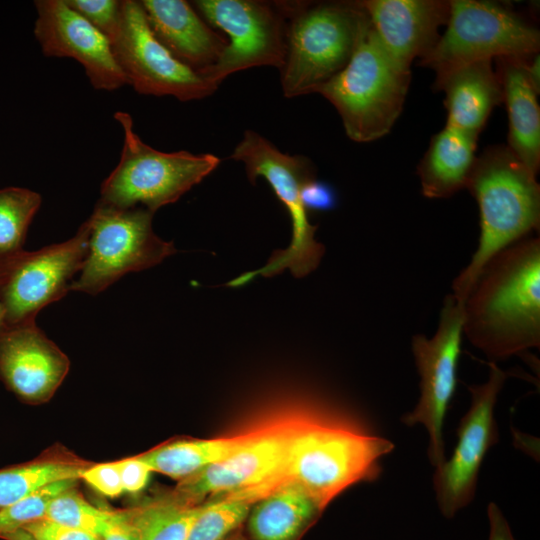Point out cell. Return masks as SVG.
<instances>
[{
  "label": "cell",
  "instance_id": "cell-14",
  "mask_svg": "<svg viewBox=\"0 0 540 540\" xmlns=\"http://www.w3.org/2000/svg\"><path fill=\"white\" fill-rule=\"evenodd\" d=\"M111 44L127 83L140 94L192 101L208 97L218 88L156 38L140 1H122L121 23Z\"/></svg>",
  "mask_w": 540,
  "mask_h": 540
},
{
  "label": "cell",
  "instance_id": "cell-27",
  "mask_svg": "<svg viewBox=\"0 0 540 540\" xmlns=\"http://www.w3.org/2000/svg\"><path fill=\"white\" fill-rule=\"evenodd\" d=\"M203 504H191L166 496L138 506L143 540H186Z\"/></svg>",
  "mask_w": 540,
  "mask_h": 540
},
{
  "label": "cell",
  "instance_id": "cell-39",
  "mask_svg": "<svg viewBox=\"0 0 540 540\" xmlns=\"http://www.w3.org/2000/svg\"><path fill=\"white\" fill-rule=\"evenodd\" d=\"M4 321V310L2 308V305L0 303V326L3 324Z\"/></svg>",
  "mask_w": 540,
  "mask_h": 540
},
{
  "label": "cell",
  "instance_id": "cell-21",
  "mask_svg": "<svg viewBox=\"0 0 540 540\" xmlns=\"http://www.w3.org/2000/svg\"><path fill=\"white\" fill-rule=\"evenodd\" d=\"M526 59L498 58L496 72L508 112V148L537 174L540 167V108L538 93L525 70Z\"/></svg>",
  "mask_w": 540,
  "mask_h": 540
},
{
  "label": "cell",
  "instance_id": "cell-40",
  "mask_svg": "<svg viewBox=\"0 0 540 540\" xmlns=\"http://www.w3.org/2000/svg\"><path fill=\"white\" fill-rule=\"evenodd\" d=\"M234 540H242V539H234Z\"/></svg>",
  "mask_w": 540,
  "mask_h": 540
},
{
  "label": "cell",
  "instance_id": "cell-11",
  "mask_svg": "<svg viewBox=\"0 0 540 540\" xmlns=\"http://www.w3.org/2000/svg\"><path fill=\"white\" fill-rule=\"evenodd\" d=\"M295 422H283L247 432L228 456L179 481L173 495L191 504L208 495L230 494L254 503L287 480L291 436Z\"/></svg>",
  "mask_w": 540,
  "mask_h": 540
},
{
  "label": "cell",
  "instance_id": "cell-37",
  "mask_svg": "<svg viewBox=\"0 0 540 540\" xmlns=\"http://www.w3.org/2000/svg\"><path fill=\"white\" fill-rule=\"evenodd\" d=\"M488 518L490 524L489 540H515L505 517L494 503L488 505Z\"/></svg>",
  "mask_w": 540,
  "mask_h": 540
},
{
  "label": "cell",
  "instance_id": "cell-38",
  "mask_svg": "<svg viewBox=\"0 0 540 540\" xmlns=\"http://www.w3.org/2000/svg\"><path fill=\"white\" fill-rule=\"evenodd\" d=\"M2 540H37L23 528L0 534Z\"/></svg>",
  "mask_w": 540,
  "mask_h": 540
},
{
  "label": "cell",
  "instance_id": "cell-1",
  "mask_svg": "<svg viewBox=\"0 0 540 540\" xmlns=\"http://www.w3.org/2000/svg\"><path fill=\"white\" fill-rule=\"evenodd\" d=\"M463 335L489 362L540 346V239L526 236L493 256L463 302Z\"/></svg>",
  "mask_w": 540,
  "mask_h": 540
},
{
  "label": "cell",
  "instance_id": "cell-10",
  "mask_svg": "<svg viewBox=\"0 0 540 540\" xmlns=\"http://www.w3.org/2000/svg\"><path fill=\"white\" fill-rule=\"evenodd\" d=\"M192 5L227 35L221 57L202 73L211 83L218 87L227 76L253 67H283L290 1L196 0Z\"/></svg>",
  "mask_w": 540,
  "mask_h": 540
},
{
  "label": "cell",
  "instance_id": "cell-3",
  "mask_svg": "<svg viewBox=\"0 0 540 540\" xmlns=\"http://www.w3.org/2000/svg\"><path fill=\"white\" fill-rule=\"evenodd\" d=\"M393 449L391 441L337 419H298L290 441L287 479L323 510L353 484L376 479L381 458Z\"/></svg>",
  "mask_w": 540,
  "mask_h": 540
},
{
  "label": "cell",
  "instance_id": "cell-9",
  "mask_svg": "<svg viewBox=\"0 0 540 540\" xmlns=\"http://www.w3.org/2000/svg\"><path fill=\"white\" fill-rule=\"evenodd\" d=\"M446 30L420 64L436 74L493 58L526 59L539 52V31L489 1L451 0Z\"/></svg>",
  "mask_w": 540,
  "mask_h": 540
},
{
  "label": "cell",
  "instance_id": "cell-2",
  "mask_svg": "<svg viewBox=\"0 0 540 540\" xmlns=\"http://www.w3.org/2000/svg\"><path fill=\"white\" fill-rule=\"evenodd\" d=\"M508 146L489 147L476 157L466 187L480 215L478 246L452 283L463 304L486 263L507 246L529 236L540 225V185Z\"/></svg>",
  "mask_w": 540,
  "mask_h": 540
},
{
  "label": "cell",
  "instance_id": "cell-22",
  "mask_svg": "<svg viewBox=\"0 0 540 540\" xmlns=\"http://www.w3.org/2000/svg\"><path fill=\"white\" fill-rule=\"evenodd\" d=\"M477 140L478 137L447 125L432 137L417 167L425 197L448 198L466 187L476 160Z\"/></svg>",
  "mask_w": 540,
  "mask_h": 540
},
{
  "label": "cell",
  "instance_id": "cell-17",
  "mask_svg": "<svg viewBox=\"0 0 540 540\" xmlns=\"http://www.w3.org/2000/svg\"><path fill=\"white\" fill-rule=\"evenodd\" d=\"M69 367L68 357L35 322L0 326V379L22 402L49 401Z\"/></svg>",
  "mask_w": 540,
  "mask_h": 540
},
{
  "label": "cell",
  "instance_id": "cell-34",
  "mask_svg": "<svg viewBox=\"0 0 540 540\" xmlns=\"http://www.w3.org/2000/svg\"><path fill=\"white\" fill-rule=\"evenodd\" d=\"M23 529L37 540H102L101 537L49 519L35 521Z\"/></svg>",
  "mask_w": 540,
  "mask_h": 540
},
{
  "label": "cell",
  "instance_id": "cell-35",
  "mask_svg": "<svg viewBox=\"0 0 540 540\" xmlns=\"http://www.w3.org/2000/svg\"><path fill=\"white\" fill-rule=\"evenodd\" d=\"M118 461L124 492L136 494L141 492L149 483L152 469L137 455Z\"/></svg>",
  "mask_w": 540,
  "mask_h": 540
},
{
  "label": "cell",
  "instance_id": "cell-16",
  "mask_svg": "<svg viewBox=\"0 0 540 540\" xmlns=\"http://www.w3.org/2000/svg\"><path fill=\"white\" fill-rule=\"evenodd\" d=\"M34 36L47 57L78 61L96 90L127 85L110 40L65 0H37Z\"/></svg>",
  "mask_w": 540,
  "mask_h": 540
},
{
  "label": "cell",
  "instance_id": "cell-24",
  "mask_svg": "<svg viewBox=\"0 0 540 540\" xmlns=\"http://www.w3.org/2000/svg\"><path fill=\"white\" fill-rule=\"evenodd\" d=\"M91 463L57 445L30 461L0 469V510L49 483L79 479Z\"/></svg>",
  "mask_w": 540,
  "mask_h": 540
},
{
  "label": "cell",
  "instance_id": "cell-25",
  "mask_svg": "<svg viewBox=\"0 0 540 540\" xmlns=\"http://www.w3.org/2000/svg\"><path fill=\"white\" fill-rule=\"evenodd\" d=\"M247 433L210 439H181L159 445L137 456L153 472L182 481L233 452Z\"/></svg>",
  "mask_w": 540,
  "mask_h": 540
},
{
  "label": "cell",
  "instance_id": "cell-5",
  "mask_svg": "<svg viewBox=\"0 0 540 540\" xmlns=\"http://www.w3.org/2000/svg\"><path fill=\"white\" fill-rule=\"evenodd\" d=\"M367 21L360 1H290L287 52L280 69L284 96L314 93L340 72Z\"/></svg>",
  "mask_w": 540,
  "mask_h": 540
},
{
  "label": "cell",
  "instance_id": "cell-7",
  "mask_svg": "<svg viewBox=\"0 0 540 540\" xmlns=\"http://www.w3.org/2000/svg\"><path fill=\"white\" fill-rule=\"evenodd\" d=\"M115 119L123 130L117 166L103 181L99 202L116 208L144 207L155 213L176 202L217 168L220 159L210 153L162 152L134 131L130 114L118 111Z\"/></svg>",
  "mask_w": 540,
  "mask_h": 540
},
{
  "label": "cell",
  "instance_id": "cell-36",
  "mask_svg": "<svg viewBox=\"0 0 540 540\" xmlns=\"http://www.w3.org/2000/svg\"><path fill=\"white\" fill-rule=\"evenodd\" d=\"M306 211H328L337 203L335 190L323 181L313 178L305 183L301 192Z\"/></svg>",
  "mask_w": 540,
  "mask_h": 540
},
{
  "label": "cell",
  "instance_id": "cell-29",
  "mask_svg": "<svg viewBox=\"0 0 540 540\" xmlns=\"http://www.w3.org/2000/svg\"><path fill=\"white\" fill-rule=\"evenodd\" d=\"M252 504L238 496L203 504L186 540H223L248 517Z\"/></svg>",
  "mask_w": 540,
  "mask_h": 540
},
{
  "label": "cell",
  "instance_id": "cell-31",
  "mask_svg": "<svg viewBox=\"0 0 540 540\" xmlns=\"http://www.w3.org/2000/svg\"><path fill=\"white\" fill-rule=\"evenodd\" d=\"M68 6L101 31L112 42L122 16V1L65 0Z\"/></svg>",
  "mask_w": 540,
  "mask_h": 540
},
{
  "label": "cell",
  "instance_id": "cell-18",
  "mask_svg": "<svg viewBox=\"0 0 540 540\" xmlns=\"http://www.w3.org/2000/svg\"><path fill=\"white\" fill-rule=\"evenodd\" d=\"M360 4L384 50L406 70L436 45L450 9L449 1L443 0H364Z\"/></svg>",
  "mask_w": 540,
  "mask_h": 540
},
{
  "label": "cell",
  "instance_id": "cell-8",
  "mask_svg": "<svg viewBox=\"0 0 540 540\" xmlns=\"http://www.w3.org/2000/svg\"><path fill=\"white\" fill-rule=\"evenodd\" d=\"M154 213L144 207L116 208L98 201L89 226L88 251L70 291L98 294L129 272L159 264L176 253L152 229Z\"/></svg>",
  "mask_w": 540,
  "mask_h": 540
},
{
  "label": "cell",
  "instance_id": "cell-4",
  "mask_svg": "<svg viewBox=\"0 0 540 540\" xmlns=\"http://www.w3.org/2000/svg\"><path fill=\"white\" fill-rule=\"evenodd\" d=\"M410 78V70L384 50L368 19L347 65L314 93L336 108L351 140L371 142L388 134L400 116Z\"/></svg>",
  "mask_w": 540,
  "mask_h": 540
},
{
  "label": "cell",
  "instance_id": "cell-19",
  "mask_svg": "<svg viewBox=\"0 0 540 540\" xmlns=\"http://www.w3.org/2000/svg\"><path fill=\"white\" fill-rule=\"evenodd\" d=\"M156 38L181 62L201 74L214 66L228 40L184 0L140 1Z\"/></svg>",
  "mask_w": 540,
  "mask_h": 540
},
{
  "label": "cell",
  "instance_id": "cell-26",
  "mask_svg": "<svg viewBox=\"0 0 540 540\" xmlns=\"http://www.w3.org/2000/svg\"><path fill=\"white\" fill-rule=\"evenodd\" d=\"M41 205V196L21 187L0 189V260L22 250L28 227Z\"/></svg>",
  "mask_w": 540,
  "mask_h": 540
},
{
  "label": "cell",
  "instance_id": "cell-13",
  "mask_svg": "<svg viewBox=\"0 0 540 540\" xmlns=\"http://www.w3.org/2000/svg\"><path fill=\"white\" fill-rule=\"evenodd\" d=\"M463 336V304L446 295L432 338L416 334L411 346L420 376V398L413 411L402 416L408 425L422 424L429 433L428 457L434 467L444 463V418L457 386V368Z\"/></svg>",
  "mask_w": 540,
  "mask_h": 540
},
{
  "label": "cell",
  "instance_id": "cell-20",
  "mask_svg": "<svg viewBox=\"0 0 540 540\" xmlns=\"http://www.w3.org/2000/svg\"><path fill=\"white\" fill-rule=\"evenodd\" d=\"M434 87L445 93L446 125L476 137L493 108L503 102L492 60L474 61L436 74Z\"/></svg>",
  "mask_w": 540,
  "mask_h": 540
},
{
  "label": "cell",
  "instance_id": "cell-6",
  "mask_svg": "<svg viewBox=\"0 0 540 540\" xmlns=\"http://www.w3.org/2000/svg\"><path fill=\"white\" fill-rule=\"evenodd\" d=\"M230 158L243 163L247 178L252 184L258 177H263L269 183L289 213L292 240L286 249L274 251L263 267L246 272L227 285L240 287L258 275L272 277L284 269H289L296 278L304 277L315 270L325 248L314 239L317 226L309 222L308 212L302 202L303 186L315 178L310 159L303 155L283 153L265 137L252 130L244 132Z\"/></svg>",
  "mask_w": 540,
  "mask_h": 540
},
{
  "label": "cell",
  "instance_id": "cell-23",
  "mask_svg": "<svg viewBox=\"0 0 540 540\" xmlns=\"http://www.w3.org/2000/svg\"><path fill=\"white\" fill-rule=\"evenodd\" d=\"M322 509L287 479L255 502L248 519L253 540H295Z\"/></svg>",
  "mask_w": 540,
  "mask_h": 540
},
{
  "label": "cell",
  "instance_id": "cell-30",
  "mask_svg": "<svg viewBox=\"0 0 540 540\" xmlns=\"http://www.w3.org/2000/svg\"><path fill=\"white\" fill-rule=\"evenodd\" d=\"M78 481L67 479L49 483L0 510V534L44 519L51 501L64 490L77 485Z\"/></svg>",
  "mask_w": 540,
  "mask_h": 540
},
{
  "label": "cell",
  "instance_id": "cell-28",
  "mask_svg": "<svg viewBox=\"0 0 540 540\" xmlns=\"http://www.w3.org/2000/svg\"><path fill=\"white\" fill-rule=\"evenodd\" d=\"M113 514L114 510L101 509L87 501L75 485L51 501L45 518L102 537Z\"/></svg>",
  "mask_w": 540,
  "mask_h": 540
},
{
  "label": "cell",
  "instance_id": "cell-15",
  "mask_svg": "<svg viewBox=\"0 0 540 540\" xmlns=\"http://www.w3.org/2000/svg\"><path fill=\"white\" fill-rule=\"evenodd\" d=\"M488 365L487 381L468 386L471 404L459 423L454 452L433 475L437 503L446 518L472 501L484 457L498 441L494 407L508 374L497 363Z\"/></svg>",
  "mask_w": 540,
  "mask_h": 540
},
{
  "label": "cell",
  "instance_id": "cell-12",
  "mask_svg": "<svg viewBox=\"0 0 540 540\" xmlns=\"http://www.w3.org/2000/svg\"><path fill=\"white\" fill-rule=\"evenodd\" d=\"M85 221L71 239L0 260V303L5 325L35 322L37 313L70 291L88 251Z\"/></svg>",
  "mask_w": 540,
  "mask_h": 540
},
{
  "label": "cell",
  "instance_id": "cell-32",
  "mask_svg": "<svg viewBox=\"0 0 540 540\" xmlns=\"http://www.w3.org/2000/svg\"><path fill=\"white\" fill-rule=\"evenodd\" d=\"M83 480L93 490L107 498H116L124 493L118 461L92 462L80 474Z\"/></svg>",
  "mask_w": 540,
  "mask_h": 540
},
{
  "label": "cell",
  "instance_id": "cell-33",
  "mask_svg": "<svg viewBox=\"0 0 540 540\" xmlns=\"http://www.w3.org/2000/svg\"><path fill=\"white\" fill-rule=\"evenodd\" d=\"M102 540H143V527L139 508L114 510L111 522Z\"/></svg>",
  "mask_w": 540,
  "mask_h": 540
}]
</instances>
